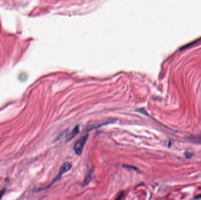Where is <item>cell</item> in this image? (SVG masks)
Listing matches in <instances>:
<instances>
[{
  "instance_id": "6da1fadb",
  "label": "cell",
  "mask_w": 201,
  "mask_h": 200,
  "mask_svg": "<svg viewBox=\"0 0 201 200\" xmlns=\"http://www.w3.org/2000/svg\"><path fill=\"white\" fill-rule=\"evenodd\" d=\"M88 134L83 136L79 140H78L75 144L73 148L75 153L78 155H80L82 153L84 145L87 140Z\"/></svg>"
},
{
  "instance_id": "7a4b0ae2",
  "label": "cell",
  "mask_w": 201,
  "mask_h": 200,
  "mask_svg": "<svg viewBox=\"0 0 201 200\" xmlns=\"http://www.w3.org/2000/svg\"><path fill=\"white\" fill-rule=\"evenodd\" d=\"M79 126H76L73 130L72 131L68 134V135L67 137V141H70L72 140L73 138H74L79 133Z\"/></svg>"
},
{
  "instance_id": "3957f363",
  "label": "cell",
  "mask_w": 201,
  "mask_h": 200,
  "mask_svg": "<svg viewBox=\"0 0 201 200\" xmlns=\"http://www.w3.org/2000/svg\"><path fill=\"white\" fill-rule=\"evenodd\" d=\"M192 141L194 142V143H201V134L199 136L193 138V139L191 140Z\"/></svg>"
},
{
  "instance_id": "277c9868",
  "label": "cell",
  "mask_w": 201,
  "mask_h": 200,
  "mask_svg": "<svg viewBox=\"0 0 201 200\" xmlns=\"http://www.w3.org/2000/svg\"><path fill=\"white\" fill-rule=\"evenodd\" d=\"M4 193H5V190H2V191H0V199L2 197V196H3V194H4Z\"/></svg>"
}]
</instances>
